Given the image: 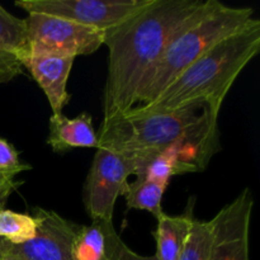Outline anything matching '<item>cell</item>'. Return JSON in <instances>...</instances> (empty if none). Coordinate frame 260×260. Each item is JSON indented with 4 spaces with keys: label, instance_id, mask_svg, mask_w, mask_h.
<instances>
[{
    "label": "cell",
    "instance_id": "cell-1",
    "mask_svg": "<svg viewBox=\"0 0 260 260\" xmlns=\"http://www.w3.org/2000/svg\"><path fill=\"white\" fill-rule=\"evenodd\" d=\"M203 0H149L106 32L108 69L103 93V121L137 106V95L173 36L200 9Z\"/></svg>",
    "mask_w": 260,
    "mask_h": 260
},
{
    "label": "cell",
    "instance_id": "cell-2",
    "mask_svg": "<svg viewBox=\"0 0 260 260\" xmlns=\"http://www.w3.org/2000/svg\"><path fill=\"white\" fill-rule=\"evenodd\" d=\"M260 50V20L223 38L188 66L161 95L144 109L178 111L190 106L207 107L220 116L223 101L246 65Z\"/></svg>",
    "mask_w": 260,
    "mask_h": 260
},
{
    "label": "cell",
    "instance_id": "cell-3",
    "mask_svg": "<svg viewBox=\"0 0 260 260\" xmlns=\"http://www.w3.org/2000/svg\"><path fill=\"white\" fill-rule=\"evenodd\" d=\"M218 129V116L207 107L190 106L178 111L140 107L103 121L98 132V149L129 159L156 154L175 144Z\"/></svg>",
    "mask_w": 260,
    "mask_h": 260
},
{
    "label": "cell",
    "instance_id": "cell-4",
    "mask_svg": "<svg viewBox=\"0 0 260 260\" xmlns=\"http://www.w3.org/2000/svg\"><path fill=\"white\" fill-rule=\"evenodd\" d=\"M254 18L253 8L203 0L200 9L173 36L160 60L145 79L136 107L151 106L188 66L216 43L248 25Z\"/></svg>",
    "mask_w": 260,
    "mask_h": 260
},
{
    "label": "cell",
    "instance_id": "cell-5",
    "mask_svg": "<svg viewBox=\"0 0 260 260\" xmlns=\"http://www.w3.org/2000/svg\"><path fill=\"white\" fill-rule=\"evenodd\" d=\"M28 56L71 57L91 55L104 45L106 33L70 19L47 14L25 18Z\"/></svg>",
    "mask_w": 260,
    "mask_h": 260
},
{
    "label": "cell",
    "instance_id": "cell-6",
    "mask_svg": "<svg viewBox=\"0 0 260 260\" xmlns=\"http://www.w3.org/2000/svg\"><path fill=\"white\" fill-rule=\"evenodd\" d=\"M135 161L104 149H96L84 185V207L93 222H113L114 206L134 175Z\"/></svg>",
    "mask_w": 260,
    "mask_h": 260
},
{
    "label": "cell",
    "instance_id": "cell-7",
    "mask_svg": "<svg viewBox=\"0 0 260 260\" xmlns=\"http://www.w3.org/2000/svg\"><path fill=\"white\" fill-rule=\"evenodd\" d=\"M149 0H17L27 14H47L108 32L145 7Z\"/></svg>",
    "mask_w": 260,
    "mask_h": 260
},
{
    "label": "cell",
    "instance_id": "cell-8",
    "mask_svg": "<svg viewBox=\"0 0 260 260\" xmlns=\"http://www.w3.org/2000/svg\"><path fill=\"white\" fill-rule=\"evenodd\" d=\"M254 208L250 188L223 206L212 220L211 260H249V238Z\"/></svg>",
    "mask_w": 260,
    "mask_h": 260
},
{
    "label": "cell",
    "instance_id": "cell-9",
    "mask_svg": "<svg viewBox=\"0 0 260 260\" xmlns=\"http://www.w3.org/2000/svg\"><path fill=\"white\" fill-rule=\"evenodd\" d=\"M36 236L22 245H9L4 258L9 260H73V241L80 225L57 212L37 207Z\"/></svg>",
    "mask_w": 260,
    "mask_h": 260
},
{
    "label": "cell",
    "instance_id": "cell-10",
    "mask_svg": "<svg viewBox=\"0 0 260 260\" xmlns=\"http://www.w3.org/2000/svg\"><path fill=\"white\" fill-rule=\"evenodd\" d=\"M75 58L56 56H27L23 69L28 71L45 93L52 114L62 113L70 102L68 83Z\"/></svg>",
    "mask_w": 260,
    "mask_h": 260
},
{
    "label": "cell",
    "instance_id": "cell-11",
    "mask_svg": "<svg viewBox=\"0 0 260 260\" xmlns=\"http://www.w3.org/2000/svg\"><path fill=\"white\" fill-rule=\"evenodd\" d=\"M28 56L25 20L8 12L0 4V84L23 74V60Z\"/></svg>",
    "mask_w": 260,
    "mask_h": 260
},
{
    "label": "cell",
    "instance_id": "cell-12",
    "mask_svg": "<svg viewBox=\"0 0 260 260\" xmlns=\"http://www.w3.org/2000/svg\"><path fill=\"white\" fill-rule=\"evenodd\" d=\"M46 144L53 152H63L76 147L98 149V134L93 126V118L88 112L69 118L63 113L52 114L48 122Z\"/></svg>",
    "mask_w": 260,
    "mask_h": 260
},
{
    "label": "cell",
    "instance_id": "cell-13",
    "mask_svg": "<svg viewBox=\"0 0 260 260\" xmlns=\"http://www.w3.org/2000/svg\"><path fill=\"white\" fill-rule=\"evenodd\" d=\"M193 208L194 203L190 201L182 215L170 216L162 213L156 218V229L152 235L156 243L155 256L157 260H179L183 246L194 221Z\"/></svg>",
    "mask_w": 260,
    "mask_h": 260
},
{
    "label": "cell",
    "instance_id": "cell-14",
    "mask_svg": "<svg viewBox=\"0 0 260 260\" xmlns=\"http://www.w3.org/2000/svg\"><path fill=\"white\" fill-rule=\"evenodd\" d=\"M167 188L168 185L161 183L136 178L135 182L124 185L122 196L126 200L127 208L146 211L157 218L164 213L161 202Z\"/></svg>",
    "mask_w": 260,
    "mask_h": 260
},
{
    "label": "cell",
    "instance_id": "cell-15",
    "mask_svg": "<svg viewBox=\"0 0 260 260\" xmlns=\"http://www.w3.org/2000/svg\"><path fill=\"white\" fill-rule=\"evenodd\" d=\"M73 260H106L107 235L103 222L80 225L73 241Z\"/></svg>",
    "mask_w": 260,
    "mask_h": 260
},
{
    "label": "cell",
    "instance_id": "cell-16",
    "mask_svg": "<svg viewBox=\"0 0 260 260\" xmlns=\"http://www.w3.org/2000/svg\"><path fill=\"white\" fill-rule=\"evenodd\" d=\"M37 233V222L33 215L0 210V239L10 245H22L32 240Z\"/></svg>",
    "mask_w": 260,
    "mask_h": 260
},
{
    "label": "cell",
    "instance_id": "cell-17",
    "mask_svg": "<svg viewBox=\"0 0 260 260\" xmlns=\"http://www.w3.org/2000/svg\"><path fill=\"white\" fill-rule=\"evenodd\" d=\"M212 226L210 221H193L179 260H211Z\"/></svg>",
    "mask_w": 260,
    "mask_h": 260
},
{
    "label": "cell",
    "instance_id": "cell-18",
    "mask_svg": "<svg viewBox=\"0 0 260 260\" xmlns=\"http://www.w3.org/2000/svg\"><path fill=\"white\" fill-rule=\"evenodd\" d=\"M103 225L107 235L106 260H157L155 255H141L129 249L117 234L113 222H103Z\"/></svg>",
    "mask_w": 260,
    "mask_h": 260
},
{
    "label": "cell",
    "instance_id": "cell-19",
    "mask_svg": "<svg viewBox=\"0 0 260 260\" xmlns=\"http://www.w3.org/2000/svg\"><path fill=\"white\" fill-rule=\"evenodd\" d=\"M32 167L19 159V151L8 140L0 137V172L17 177L23 172H28Z\"/></svg>",
    "mask_w": 260,
    "mask_h": 260
},
{
    "label": "cell",
    "instance_id": "cell-20",
    "mask_svg": "<svg viewBox=\"0 0 260 260\" xmlns=\"http://www.w3.org/2000/svg\"><path fill=\"white\" fill-rule=\"evenodd\" d=\"M22 183L15 180V175L0 172V208H4L8 198Z\"/></svg>",
    "mask_w": 260,
    "mask_h": 260
},
{
    "label": "cell",
    "instance_id": "cell-21",
    "mask_svg": "<svg viewBox=\"0 0 260 260\" xmlns=\"http://www.w3.org/2000/svg\"><path fill=\"white\" fill-rule=\"evenodd\" d=\"M0 210H2V208H0ZM9 245L10 244H8L7 241H4L0 239V259L4 258L5 254H7V251H8V248H9Z\"/></svg>",
    "mask_w": 260,
    "mask_h": 260
},
{
    "label": "cell",
    "instance_id": "cell-22",
    "mask_svg": "<svg viewBox=\"0 0 260 260\" xmlns=\"http://www.w3.org/2000/svg\"><path fill=\"white\" fill-rule=\"evenodd\" d=\"M0 260H9V259H7V258H3V259H0Z\"/></svg>",
    "mask_w": 260,
    "mask_h": 260
}]
</instances>
